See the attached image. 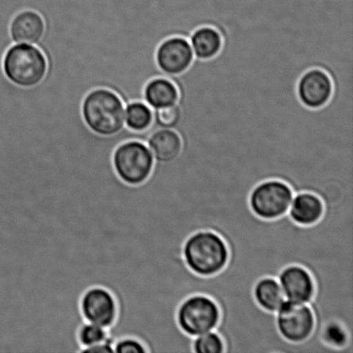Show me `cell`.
Returning <instances> with one entry per match:
<instances>
[{"mask_svg": "<svg viewBox=\"0 0 353 353\" xmlns=\"http://www.w3.org/2000/svg\"><path fill=\"white\" fill-rule=\"evenodd\" d=\"M187 268L201 276H212L226 268L230 259L228 245L213 231H197L187 238L183 247Z\"/></svg>", "mask_w": 353, "mask_h": 353, "instance_id": "cell-1", "label": "cell"}, {"mask_svg": "<svg viewBox=\"0 0 353 353\" xmlns=\"http://www.w3.org/2000/svg\"><path fill=\"white\" fill-rule=\"evenodd\" d=\"M81 110L86 125L99 136H113L125 128V105L110 90H92L83 100Z\"/></svg>", "mask_w": 353, "mask_h": 353, "instance_id": "cell-2", "label": "cell"}, {"mask_svg": "<svg viewBox=\"0 0 353 353\" xmlns=\"http://www.w3.org/2000/svg\"><path fill=\"white\" fill-rule=\"evenodd\" d=\"M3 74L13 84L32 88L41 81L47 72V60L36 45L14 43L3 55Z\"/></svg>", "mask_w": 353, "mask_h": 353, "instance_id": "cell-3", "label": "cell"}, {"mask_svg": "<svg viewBox=\"0 0 353 353\" xmlns=\"http://www.w3.org/2000/svg\"><path fill=\"white\" fill-rule=\"evenodd\" d=\"M112 163L117 176L123 183L137 186L150 178L155 161L146 143L133 140L128 141L116 148Z\"/></svg>", "mask_w": 353, "mask_h": 353, "instance_id": "cell-4", "label": "cell"}, {"mask_svg": "<svg viewBox=\"0 0 353 353\" xmlns=\"http://www.w3.org/2000/svg\"><path fill=\"white\" fill-rule=\"evenodd\" d=\"M220 320L221 310L216 301L200 294L187 297L176 311L180 330L192 338L216 330Z\"/></svg>", "mask_w": 353, "mask_h": 353, "instance_id": "cell-5", "label": "cell"}, {"mask_svg": "<svg viewBox=\"0 0 353 353\" xmlns=\"http://www.w3.org/2000/svg\"><path fill=\"white\" fill-rule=\"evenodd\" d=\"M294 192L288 183L279 179L259 183L249 196V206L261 219L274 220L288 213Z\"/></svg>", "mask_w": 353, "mask_h": 353, "instance_id": "cell-6", "label": "cell"}, {"mask_svg": "<svg viewBox=\"0 0 353 353\" xmlns=\"http://www.w3.org/2000/svg\"><path fill=\"white\" fill-rule=\"evenodd\" d=\"M275 314L276 328L287 341L303 343L313 334L316 318L310 304L286 300Z\"/></svg>", "mask_w": 353, "mask_h": 353, "instance_id": "cell-7", "label": "cell"}, {"mask_svg": "<svg viewBox=\"0 0 353 353\" xmlns=\"http://www.w3.org/2000/svg\"><path fill=\"white\" fill-rule=\"evenodd\" d=\"M83 320L110 328L119 316V303L115 296L102 286L90 287L82 294L79 302Z\"/></svg>", "mask_w": 353, "mask_h": 353, "instance_id": "cell-8", "label": "cell"}, {"mask_svg": "<svg viewBox=\"0 0 353 353\" xmlns=\"http://www.w3.org/2000/svg\"><path fill=\"white\" fill-rule=\"evenodd\" d=\"M334 85L327 72L312 68L301 76L296 92L301 103L310 109H320L330 101Z\"/></svg>", "mask_w": 353, "mask_h": 353, "instance_id": "cell-9", "label": "cell"}, {"mask_svg": "<svg viewBox=\"0 0 353 353\" xmlns=\"http://www.w3.org/2000/svg\"><path fill=\"white\" fill-rule=\"evenodd\" d=\"M195 59L188 39L181 37H169L159 45L157 62L162 72L171 76L183 74Z\"/></svg>", "mask_w": 353, "mask_h": 353, "instance_id": "cell-10", "label": "cell"}, {"mask_svg": "<svg viewBox=\"0 0 353 353\" xmlns=\"http://www.w3.org/2000/svg\"><path fill=\"white\" fill-rule=\"evenodd\" d=\"M286 300L293 303L310 304L316 293V283L307 269L299 265L286 266L278 278Z\"/></svg>", "mask_w": 353, "mask_h": 353, "instance_id": "cell-11", "label": "cell"}, {"mask_svg": "<svg viewBox=\"0 0 353 353\" xmlns=\"http://www.w3.org/2000/svg\"><path fill=\"white\" fill-rule=\"evenodd\" d=\"M45 24L39 13L23 10L10 23V36L14 43L37 45L43 37Z\"/></svg>", "mask_w": 353, "mask_h": 353, "instance_id": "cell-12", "label": "cell"}, {"mask_svg": "<svg viewBox=\"0 0 353 353\" xmlns=\"http://www.w3.org/2000/svg\"><path fill=\"white\" fill-rule=\"evenodd\" d=\"M324 203L316 194L304 192L294 194L288 216L301 226H312L320 221L324 214Z\"/></svg>", "mask_w": 353, "mask_h": 353, "instance_id": "cell-13", "label": "cell"}, {"mask_svg": "<svg viewBox=\"0 0 353 353\" xmlns=\"http://www.w3.org/2000/svg\"><path fill=\"white\" fill-rule=\"evenodd\" d=\"M147 146L150 148L155 163L169 164L179 158L182 150V140L174 130L159 129L148 137Z\"/></svg>", "mask_w": 353, "mask_h": 353, "instance_id": "cell-14", "label": "cell"}, {"mask_svg": "<svg viewBox=\"0 0 353 353\" xmlns=\"http://www.w3.org/2000/svg\"><path fill=\"white\" fill-rule=\"evenodd\" d=\"M144 102L152 109L165 108L176 105L179 93L174 83L167 78H155L144 88Z\"/></svg>", "mask_w": 353, "mask_h": 353, "instance_id": "cell-15", "label": "cell"}, {"mask_svg": "<svg viewBox=\"0 0 353 353\" xmlns=\"http://www.w3.org/2000/svg\"><path fill=\"white\" fill-rule=\"evenodd\" d=\"M194 57L199 60H210L220 53L223 38L213 27L197 28L189 39Z\"/></svg>", "mask_w": 353, "mask_h": 353, "instance_id": "cell-16", "label": "cell"}, {"mask_svg": "<svg viewBox=\"0 0 353 353\" xmlns=\"http://www.w3.org/2000/svg\"><path fill=\"white\" fill-rule=\"evenodd\" d=\"M254 296L261 309L271 313H276L286 301L278 279L271 276H265L256 283Z\"/></svg>", "mask_w": 353, "mask_h": 353, "instance_id": "cell-17", "label": "cell"}, {"mask_svg": "<svg viewBox=\"0 0 353 353\" xmlns=\"http://www.w3.org/2000/svg\"><path fill=\"white\" fill-rule=\"evenodd\" d=\"M153 122V109L146 103L134 101L125 105V126L141 132L148 129Z\"/></svg>", "mask_w": 353, "mask_h": 353, "instance_id": "cell-18", "label": "cell"}, {"mask_svg": "<svg viewBox=\"0 0 353 353\" xmlns=\"http://www.w3.org/2000/svg\"><path fill=\"white\" fill-rule=\"evenodd\" d=\"M77 341L81 348V353H84L88 349L95 345L112 341L110 336L109 328L85 321L78 328Z\"/></svg>", "mask_w": 353, "mask_h": 353, "instance_id": "cell-19", "label": "cell"}, {"mask_svg": "<svg viewBox=\"0 0 353 353\" xmlns=\"http://www.w3.org/2000/svg\"><path fill=\"white\" fill-rule=\"evenodd\" d=\"M182 119V110L176 103V105L165 108L153 110V122L148 128L151 134L159 129H178Z\"/></svg>", "mask_w": 353, "mask_h": 353, "instance_id": "cell-20", "label": "cell"}, {"mask_svg": "<svg viewBox=\"0 0 353 353\" xmlns=\"http://www.w3.org/2000/svg\"><path fill=\"white\" fill-rule=\"evenodd\" d=\"M193 353H225V344L216 330L193 338Z\"/></svg>", "mask_w": 353, "mask_h": 353, "instance_id": "cell-21", "label": "cell"}, {"mask_svg": "<svg viewBox=\"0 0 353 353\" xmlns=\"http://www.w3.org/2000/svg\"><path fill=\"white\" fill-rule=\"evenodd\" d=\"M113 347L114 353H148L143 342L131 336L117 339L114 341Z\"/></svg>", "mask_w": 353, "mask_h": 353, "instance_id": "cell-22", "label": "cell"}, {"mask_svg": "<svg viewBox=\"0 0 353 353\" xmlns=\"http://www.w3.org/2000/svg\"><path fill=\"white\" fill-rule=\"evenodd\" d=\"M84 353H114L113 342L107 341L105 343L95 345L88 349Z\"/></svg>", "mask_w": 353, "mask_h": 353, "instance_id": "cell-23", "label": "cell"}]
</instances>
